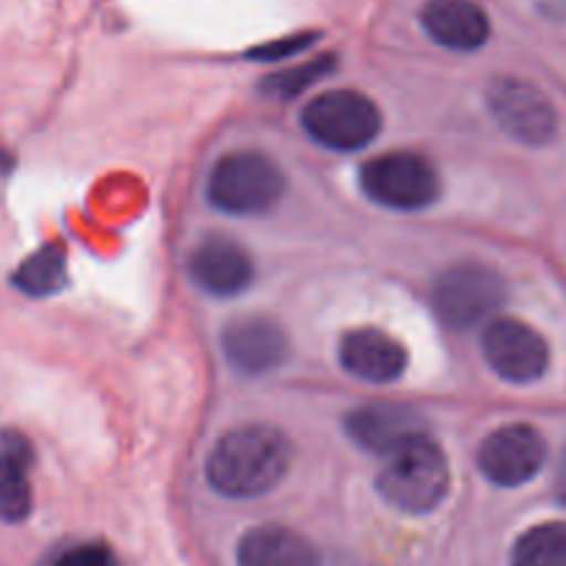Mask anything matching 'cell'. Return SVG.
Returning a JSON list of instances; mask_svg holds the SVG:
<instances>
[{
  "label": "cell",
  "instance_id": "6da1fadb",
  "mask_svg": "<svg viewBox=\"0 0 566 566\" xmlns=\"http://www.w3.org/2000/svg\"><path fill=\"white\" fill-rule=\"evenodd\" d=\"M291 440L274 426L252 423L219 440L208 459V481L224 497H260L282 484L291 468Z\"/></svg>",
  "mask_w": 566,
  "mask_h": 566
},
{
  "label": "cell",
  "instance_id": "7a4b0ae2",
  "mask_svg": "<svg viewBox=\"0 0 566 566\" xmlns=\"http://www.w3.org/2000/svg\"><path fill=\"white\" fill-rule=\"evenodd\" d=\"M376 490L398 512H434L451 490V468L446 453L426 434L412 437L387 453L376 479Z\"/></svg>",
  "mask_w": 566,
  "mask_h": 566
},
{
  "label": "cell",
  "instance_id": "3957f363",
  "mask_svg": "<svg viewBox=\"0 0 566 566\" xmlns=\"http://www.w3.org/2000/svg\"><path fill=\"white\" fill-rule=\"evenodd\" d=\"M285 191V175L263 153H230L213 166L208 197L219 210L232 216H260L274 208Z\"/></svg>",
  "mask_w": 566,
  "mask_h": 566
},
{
  "label": "cell",
  "instance_id": "277c9868",
  "mask_svg": "<svg viewBox=\"0 0 566 566\" xmlns=\"http://www.w3.org/2000/svg\"><path fill=\"white\" fill-rule=\"evenodd\" d=\"M302 125L313 142L335 153L365 149L381 130V111L370 97L354 88H332L310 99Z\"/></svg>",
  "mask_w": 566,
  "mask_h": 566
},
{
  "label": "cell",
  "instance_id": "5b68a950",
  "mask_svg": "<svg viewBox=\"0 0 566 566\" xmlns=\"http://www.w3.org/2000/svg\"><path fill=\"white\" fill-rule=\"evenodd\" d=\"M506 298V282L492 265L464 260L437 276L434 310L451 329H473L490 318Z\"/></svg>",
  "mask_w": 566,
  "mask_h": 566
},
{
  "label": "cell",
  "instance_id": "8992f818",
  "mask_svg": "<svg viewBox=\"0 0 566 566\" xmlns=\"http://www.w3.org/2000/svg\"><path fill=\"white\" fill-rule=\"evenodd\" d=\"M363 191L392 210H423L440 197V177L418 153H385L363 166Z\"/></svg>",
  "mask_w": 566,
  "mask_h": 566
},
{
  "label": "cell",
  "instance_id": "52a82bcc",
  "mask_svg": "<svg viewBox=\"0 0 566 566\" xmlns=\"http://www.w3.org/2000/svg\"><path fill=\"white\" fill-rule=\"evenodd\" d=\"M484 359L509 385H534L551 365V348L545 337L517 318L492 321L481 337Z\"/></svg>",
  "mask_w": 566,
  "mask_h": 566
},
{
  "label": "cell",
  "instance_id": "ba28073f",
  "mask_svg": "<svg viewBox=\"0 0 566 566\" xmlns=\"http://www.w3.org/2000/svg\"><path fill=\"white\" fill-rule=\"evenodd\" d=\"M486 105L497 125L517 142L542 147L556 136L558 116L553 103L520 77H495L486 88Z\"/></svg>",
  "mask_w": 566,
  "mask_h": 566
},
{
  "label": "cell",
  "instance_id": "9c48e42d",
  "mask_svg": "<svg viewBox=\"0 0 566 566\" xmlns=\"http://www.w3.org/2000/svg\"><path fill=\"white\" fill-rule=\"evenodd\" d=\"M547 459L545 437L528 423H509L492 431L479 448V468L495 486H523Z\"/></svg>",
  "mask_w": 566,
  "mask_h": 566
},
{
  "label": "cell",
  "instance_id": "30bf717a",
  "mask_svg": "<svg viewBox=\"0 0 566 566\" xmlns=\"http://www.w3.org/2000/svg\"><path fill=\"white\" fill-rule=\"evenodd\" d=\"M224 357L238 374L265 376L280 368L287 359L291 343L285 329L265 315H247V318L230 321L221 335Z\"/></svg>",
  "mask_w": 566,
  "mask_h": 566
},
{
  "label": "cell",
  "instance_id": "8fae6325",
  "mask_svg": "<svg viewBox=\"0 0 566 566\" xmlns=\"http://www.w3.org/2000/svg\"><path fill=\"white\" fill-rule=\"evenodd\" d=\"M407 348L376 326L346 332L340 340V365L346 368V374L368 381V385L398 381L407 370Z\"/></svg>",
  "mask_w": 566,
  "mask_h": 566
},
{
  "label": "cell",
  "instance_id": "7c38bea8",
  "mask_svg": "<svg viewBox=\"0 0 566 566\" xmlns=\"http://www.w3.org/2000/svg\"><path fill=\"white\" fill-rule=\"evenodd\" d=\"M191 276L213 296H238L254 280L252 254L232 238H205L191 254Z\"/></svg>",
  "mask_w": 566,
  "mask_h": 566
},
{
  "label": "cell",
  "instance_id": "4fadbf2b",
  "mask_svg": "<svg viewBox=\"0 0 566 566\" xmlns=\"http://www.w3.org/2000/svg\"><path fill=\"white\" fill-rule=\"evenodd\" d=\"M420 22L437 44L459 53L484 48L490 39V17L473 0H429Z\"/></svg>",
  "mask_w": 566,
  "mask_h": 566
},
{
  "label": "cell",
  "instance_id": "5bb4252c",
  "mask_svg": "<svg viewBox=\"0 0 566 566\" xmlns=\"http://www.w3.org/2000/svg\"><path fill=\"white\" fill-rule=\"evenodd\" d=\"M346 431L357 446L374 453H390L412 437L423 434V420L398 403H368L346 418Z\"/></svg>",
  "mask_w": 566,
  "mask_h": 566
},
{
  "label": "cell",
  "instance_id": "9a60e30c",
  "mask_svg": "<svg viewBox=\"0 0 566 566\" xmlns=\"http://www.w3.org/2000/svg\"><path fill=\"white\" fill-rule=\"evenodd\" d=\"M238 566H324L318 547L285 525L247 531L235 551Z\"/></svg>",
  "mask_w": 566,
  "mask_h": 566
},
{
  "label": "cell",
  "instance_id": "2e32d148",
  "mask_svg": "<svg viewBox=\"0 0 566 566\" xmlns=\"http://www.w3.org/2000/svg\"><path fill=\"white\" fill-rule=\"evenodd\" d=\"M31 457L20 437L0 448V523H22L31 514L33 492L28 481Z\"/></svg>",
  "mask_w": 566,
  "mask_h": 566
},
{
  "label": "cell",
  "instance_id": "e0dca14e",
  "mask_svg": "<svg viewBox=\"0 0 566 566\" xmlns=\"http://www.w3.org/2000/svg\"><path fill=\"white\" fill-rule=\"evenodd\" d=\"M66 285V252L59 241L39 247L14 271V287L28 296H53Z\"/></svg>",
  "mask_w": 566,
  "mask_h": 566
},
{
  "label": "cell",
  "instance_id": "ac0fdd59",
  "mask_svg": "<svg viewBox=\"0 0 566 566\" xmlns=\"http://www.w3.org/2000/svg\"><path fill=\"white\" fill-rule=\"evenodd\" d=\"M512 566H566V523H539L520 534Z\"/></svg>",
  "mask_w": 566,
  "mask_h": 566
},
{
  "label": "cell",
  "instance_id": "d6986e66",
  "mask_svg": "<svg viewBox=\"0 0 566 566\" xmlns=\"http://www.w3.org/2000/svg\"><path fill=\"white\" fill-rule=\"evenodd\" d=\"M332 70H335V55H321V59L307 61V64L291 66V70L274 72L271 77H265L263 92L271 94V97L291 99L302 94L307 86L318 83L324 75H329Z\"/></svg>",
  "mask_w": 566,
  "mask_h": 566
},
{
  "label": "cell",
  "instance_id": "ffe728a7",
  "mask_svg": "<svg viewBox=\"0 0 566 566\" xmlns=\"http://www.w3.org/2000/svg\"><path fill=\"white\" fill-rule=\"evenodd\" d=\"M53 566H114V558L105 545H77L61 553Z\"/></svg>",
  "mask_w": 566,
  "mask_h": 566
},
{
  "label": "cell",
  "instance_id": "44dd1931",
  "mask_svg": "<svg viewBox=\"0 0 566 566\" xmlns=\"http://www.w3.org/2000/svg\"><path fill=\"white\" fill-rule=\"evenodd\" d=\"M313 42H315V33H298V36L280 39V42H271V44H265V48L252 50V59L280 61V59H285V55H293V53H298V50L310 48Z\"/></svg>",
  "mask_w": 566,
  "mask_h": 566
}]
</instances>
